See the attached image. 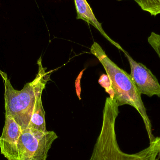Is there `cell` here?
Instances as JSON below:
<instances>
[{"instance_id":"cell-10","label":"cell","mask_w":160,"mask_h":160,"mask_svg":"<svg viewBox=\"0 0 160 160\" xmlns=\"http://www.w3.org/2000/svg\"><path fill=\"white\" fill-rule=\"evenodd\" d=\"M148 41L160 59V35L152 32L148 38ZM158 97L160 98V95Z\"/></svg>"},{"instance_id":"cell-5","label":"cell","mask_w":160,"mask_h":160,"mask_svg":"<svg viewBox=\"0 0 160 160\" xmlns=\"http://www.w3.org/2000/svg\"><path fill=\"white\" fill-rule=\"evenodd\" d=\"M121 51L128 61L131 68L130 75L140 94L148 97H159L160 84L156 76L144 65L134 61L124 49Z\"/></svg>"},{"instance_id":"cell-1","label":"cell","mask_w":160,"mask_h":160,"mask_svg":"<svg viewBox=\"0 0 160 160\" xmlns=\"http://www.w3.org/2000/svg\"><path fill=\"white\" fill-rule=\"evenodd\" d=\"M119 106L115 99L106 98L101 130L89 160H160V137H155L148 147L135 154H127L120 149L115 132Z\"/></svg>"},{"instance_id":"cell-2","label":"cell","mask_w":160,"mask_h":160,"mask_svg":"<svg viewBox=\"0 0 160 160\" xmlns=\"http://www.w3.org/2000/svg\"><path fill=\"white\" fill-rule=\"evenodd\" d=\"M37 63L38 71L35 78L27 83L21 90L15 89L6 74L1 73L4 83L5 114L12 116L22 130L28 128L36 102L42 96L49 79L48 73L42 66L41 57Z\"/></svg>"},{"instance_id":"cell-4","label":"cell","mask_w":160,"mask_h":160,"mask_svg":"<svg viewBox=\"0 0 160 160\" xmlns=\"http://www.w3.org/2000/svg\"><path fill=\"white\" fill-rule=\"evenodd\" d=\"M57 138L54 131L23 130L18 143V160H47L49 150Z\"/></svg>"},{"instance_id":"cell-8","label":"cell","mask_w":160,"mask_h":160,"mask_svg":"<svg viewBox=\"0 0 160 160\" xmlns=\"http://www.w3.org/2000/svg\"><path fill=\"white\" fill-rule=\"evenodd\" d=\"M28 128L41 132L47 131L45 121V112L42 104V96L38 98L36 102Z\"/></svg>"},{"instance_id":"cell-3","label":"cell","mask_w":160,"mask_h":160,"mask_svg":"<svg viewBox=\"0 0 160 160\" xmlns=\"http://www.w3.org/2000/svg\"><path fill=\"white\" fill-rule=\"evenodd\" d=\"M90 52L98 58L106 71L111 88L114 92V99L117 101L119 106L128 104L137 110L144 123L149 142L153 141L155 137L152 133L151 121L142 100V95L137 89L130 75L112 62L97 42H94Z\"/></svg>"},{"instance_id":"cell-9","label":"cell","mask_w":160,"mask_h":160,"mask_svg":"<svg viewBox=\"0 0 160 160\" xmlns=\"http://www.w3.org/2000/svg\"><path fill=\"white\" fill-rule=\"evenodd\" d=\"M136 2L143 11L151 16L156 17L160 14V0H136Z\"/></svg>"},{"instance_id":"cell-6","label":"cell","mask_w":160,"mask_h":160,"mask_svg":"<svg viewBox=\"0 0 160 160\" xmlns=\"http://www.w3.org/2000/svg\"><path fill=\"white\" fill-rule=\"evenodd\" d=\"M21 127L12 116L5 114V121L0 137L1 154L8 160H18V143L22 133Z\"/></svg>"},{"instance_id":"cell-7","label":"cell","mask_w":160,"mask_h":160,"mask_svg":"<svg viewBox=\"0 0 160 160\" xmlns=\"http://www.w3.org/2000/svg\"><path fill=\"white\" fill-rule=\"evenodd\" d=\"M75 6L77 12V19H82L86 22L88 24H91L96 28L100 33L106 38L110 43L115 46L118 49H122V48L118 43L112 40L105 32L100 23L96 18L92 9L86 0H74Z\"/></svg>"}]
</instances>
